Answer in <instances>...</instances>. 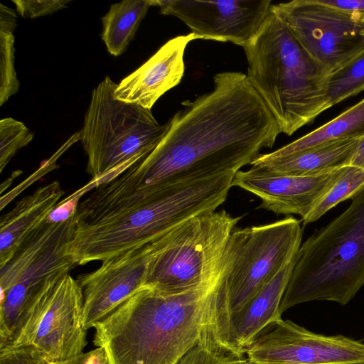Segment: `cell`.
Wrapping results in <instances>:
<instances>
[{
  "instance_id": "12",
  "label": "cell",
  "mask_w": 364,
  "mask_h": 364,
  "mask_svg": "<svg viewBox=\"0 0 364 364\" xmlns=\"http://www.w3.org/2000/svg\"><path fill=\"white\" fill-rule=\"evenodd\" d=\"M245 353L252 364H364V343L282 318L263 328Z\"/></svg>"
},
{
  "instance_id": "16",
  "label": "cell",
  "mask_w": 364,
  "mask_h": 364,
  "mask_svg": "<svg viewBox=\"0 0 364 364\" xmlns=\"http://www.w3.org/2000/svg\"><path fill=\"white\" fill-rule=\"evenodd\" d=\"M196 39L198 38L192 32L170 39L122 80L114 91L115 97L151 109L160 97L180 83L185 71L186 48Z\"/></svg>"
},
{
  "instance_id": "18",
  "label": "cell",
  "mask_w": 364,
  "mask_h": 364,
  "mask_svg": "<svg viewBox=\"0 0 364 364\" xmlns=\"http://www.w3.org/2000/svg\"><path fill=\"white\" fill-rule=\"evenodd\" d=\"M64 195L54 181L19 200L0 221V267L11 258L19 245L48 218Z\"/></svg>"
},
{
  "instance_id": "24",
  "label": "cell",
  "mask_w": 364,
  "mask_h": 364,
  "mask_svg": "<svg viewBox=\"0 0 364 364\" xmlns=\"http://www.w3.org/2000/svg\"><path fill=\"white\" fill-rule=\"evenodd\" d=\"M364 90V49L330 74L326 82L327 99L331 106Z\"/></svg>"
},
{
  "instance_id": "25",
  "label": "cell",
  "mask_w": 364,
  "mask_h": 364,
  "mask_svg": "<svg viewBox=\"0 0 364 364\" xmlns=\"http://www.w3.org/2000/svg\"><path fill=\"white\" fill-rule=\"evenodd\" d=\"M33 133L21 122L11 117L0 120V172L21 148L28 145Z\"/></svg>"
},
{
  "instance_id": "3",
  "label": "cell",
  "mask_w": 364,
  "mask_h": 364,
  "mask_svg": "<svg viewBox=\"0 0 364 364\" xmlns=\"http://www.w3.org/2000/svg\"><path fill=\"white\" fill-rule=\"evenodd\" d=\"M219 277L178 294L136 290L94 327L93 343L105 349L107 364H176L200 335Z\"/></svg>"
},
{
  "instance_id": "13",
  "label": "cell",
  "mask_w": 364,
  "mask_h": 364,
  "mask_svg": "<svg viewBox=\"0 0 364 364\" xmlns=\"http://www.w3.org/2000/svg\"><path fill=\"white\" fill-rule=\"evenodd\" d=\"M160 13L187 25L198 39L231 42L244 48L255 36L271 0H151Z\"/></svg>"
},
{
  "instance_id": "7",
  "label": "cell",
  "mask_w": 364,
  "mask_h": 364,
  "mask_svg": "<svg viewBox=\"0 0 364 364\" xmlns=\"http://www.w3.org/2000/svg\"><path fill=\"white\" fill-rule=\"evenodd\" d=\"M117 86L107 75L94 87L79 132L86 171L96 186L150 154L168 127L151 109L117 100Z\"/></svg>"
},
{
  "instance_id": "29",
  "label": "cell",
  "mask_w": 364,
  "mask_h": 364,
  "mask_svg": "<svg viewBox=\"0 0 364 364\" xmlns=\"http://www.w3.org/2000/svg\"><path fill=\"white\" fill-rule=\"evenodd\" d=\"M50 364H107V356L105 349L97 347L63 360L50 361Z\"/></svg>"
},
{
  "instance_id": "28",
  "label": "cell",
  "mask_w": 364,
  "mask_h": 364,
  "mask_svg": "<svg viewBox=\"0 0 364 364\" xmlns=\"http://www.w3.org/2000/svg\"><path fill=\"white\" fill-rule=\"evenodd\" d=\"M0 364H50L39 352L31 346L0 348Z\"/></svg>"
},
{
  "instance_id": "23",
  "label": "cell",
  "mask_w": 364,
  "mask_h": 364,
  "mask_svg": "<svg viewBox=\"0 0 364 364\" xmlns=\"http://www.w3.org/2000/svg\"><path fill=\"white\" fill-rule=\"evenodd\" d=\"M363 191L364 169L350 165L345 166L330 191L308 216L302 220L303 224L306 225L318 220L341 202L353 199Z\"/></svg>"
},
{
  "instance_id": "31",
  "label": "cell",
  "mask_w": 364,
  "mask_h": 364,
  "mask_svg": "<svg viewBox=\"0 0 364 364\" xmlns=\"http://www.w3.org/2000/svg\"><path fill=\"white\" fill-rule=\"evenodd\" d=\"M16 26V12L3 4H0V31L14 33Z\"/></svg>"
},
{
  "instance_id": "20",
  "label": "cell",
  "mask_w": 364,
  "mask_h": 364,
  "mask_svg": "<svg viewBox=\"0 0 364 364\" xmlns=\"http://www.w3.org/2000/svg\"><path fill=\"white\" fill-rule=\"evenodd\" d=\"M363 136L364 99L318 129L268 154L284 156L338 140Z\"/></svg>"
},
{
  "instance_id": "15",
  "label": "cell",
  "mask_w": 364,
  "mask_h": 364,
  "mask_svg": "<svg viewBox=\"0 0 364 364\" xmlns=\"http://www.w3.org/2000/svg\"><path fill=\"white\" fill-rule=\"evenodd\" d=\"M344 167L318 176H292L252 166L237 171L232 185L259 198L261 208L276 214L298 215L304 220L330 191Z\"/></svg>"
},
{
  "instance_id": "33",
  "label": "cell",
  "mask_w": 364,
  "mask_h": 364,
  "mask_svg": "<svg viewBox=\"0 0 364 364\" xmlns=\"http://www.w3.org/2000/svg\"><path fill=\"white\" fill-rule=\"evenodd\" d=\"M361 21L364 23V16L361 17ZM363 33H364V30H363Z\"/></svg>"
},
{
  "instance_id": "11",
  "label": "cell",
  "mask_w": 364,
  "mask_h": 364,
  "mask_svg": "<svg viewBox=\"0 0 364 364\" xmlns=\"http://www.w3.org/2000/svg\"><path fill=\"white\" fill-rule=\"evenodd\" d=\"M327 77L364 49L361 18L321 0H294L271 6Z\"/></svg>"
},
{
  "instance_id": "1",
  "label": "cell",
  "mask_w": 364,
  "mask_h": 364,
  "mask_svg": "<svg viewBox=\"0 0 364 364\" xmlns=\"http://www.w3.org/2000/svg\"><path fill=\"white\" fill-rule=\"evenodd\" d=\"M213 81L212 91L182 103L150 154L102 186L121 191L237 172L272 147L279 126L246 74L222 72Z\"/></svg>"
},
{
  "instance_id": "4",
  "label": "cell",
  "mask_w": 364,
  "mask_h": 364,
  "mask_svg": "<svg viewBox=\"0 0 364 364\" xmlns=\"http://www.w3.org/2000/svg\"><path fill=\"white\" fill-rule=\"evenodd\" d=\"M251 85L288 136L331 107L327 75L270 8L260 29L244 48Z\"/></svg>"
},
{
  "instance_id": "26",
  "label": "cell",
  "mask_w": 364,
  "mask_h": 364,
  "mask_svg": "<svg viewBox=\"0 0 364 364\" xmlns=\"http://www.w3.org/2000/svg\"><path fill=\"white\" fill-rule=\"evenodd\" d=\"M14 41L12 32L0 31V105L18 91L19 81L14 68Z\"/></svg>"
},
{
  "instance_id": "27",
  "label": "cell",
  "mask_w": 364,
  "mask_h": 364,
  "mask_svg": "<svg viewBox=\"0 0 364 364\" xmlns=\"http://www.w3.org/2000/svg\"><path fill=\"white\" fill-rule=\"evenodd\" d=\"M70 0H13L17 12L25 18H35L55 13L67 6Z\"/></svg>"
},
{
  "instance_id": "21",
  "label": "cell",
  "mask_w": 364,
  "mask_h": 364,
  "mask_svg": "<svg viewBox=\"0 0 364 364\" xmlns=\"http://www.w3.org/2000/svg\"><path fill=\"white\" fill-rule=\"evenodd\" d=\"M151 6V0H125L110 6L102 18L101 38L111 55L118 56L127 50Z\"/></svg>"
},
{
  "instance_id": "2",
  "label": "cell",
  "mask_w": 364,
  "mask_h": 364,
  "mask_svg": "<svg viewBox=\"0 0 364 364\" xmlns=\"http://www.w3.org/2000/svg\"><path fill=\"white\" fill-rule=\"evenodd\" d=\"M235 172L163 186L109 191L96 186L75 213L68 246L76 265L103 261L156 240L226 200Z\"/></svg>"
},
{
  "instance_id": "22",
  "label": "cell",
  "mask_w": 364,
  "mask_h": 364,
  "mask_svg": "<svg viewBox=\"0 0 364 364\" xmlns=\"http://www.w3.org/2000/svg\"><path fill=\"white\" fill-rule=\"evenodd\" d=\"M176 364H252L245 353L222 343L205 324L197 341Z\"/></svg>"
},
{
  "instance_id": "5",
  "label": "cell",
  "mask_w": 364,
  "mask_h": 364,
  "mask_svg": "<svg viewBox=\"0 0 364 364\" xmlns=\"http://www.w3.org/2000/svg\"><path fill=\"white\" fill-rule=\"evenodd\" d=\"M364 285V191L296 254L279 313L311 301L345 306Z\"/></svg>"
},
{
  "instance_id": "14",
  "label": "cell",
  "mask_w": 364,
  "mask_h": 364,
  "mask_svg": "<svg viewBox=\"0 0 364 364\" xmlns=\"http://www.w3.org/2000/svg\"><path fill=\"white\" fill-rule=\"evenodd\" d=\"M166 235L105 259L95 271L78 277L86 331L106 318L143 286L148 265L161 248Z\"/></svg>"
},
{
  "instance_id": "8",
  "label": "cell",
  "mask_w": 364,
  "mask_h": 364,
  "mask_svg": "<svg viewBox=\"0 0 364 364\" xmlns=\"http://www.w3.org/2000/svg\"><path fill=\"white\" fill-rule=\"evenodd\" d=\"M240 218L225 210L205 212L167 234L148 265L143 286L178 294L214 282L225 267L228 243Z\"/></svg>"
},
{
  "instance_id": "17",
  "label": "cell",
  "mask_w": 364,
  "mask_h": 364,
  "mask_svg": "<svg viewBox=\"0 0 364 364\" xmlns=\"http://www.w3.org/2000/svg\"><path fill=\"white\" fill-rule=\"evenodd\" d=\"M295 260L296 257L228 320L215 336L220 343L245 353L247 346L263 328L282 318L279 306Z\"/></svg>"
},
{
  "instance_id": "6",
  "label": "cell",
  "mask_w": 364,
  "mask_h": 364,
  "mask_svg": "<svg viewBox=\"0 0 364 364\" xmlns=\"http://www.w3.org/2000/svg\"><path fill=\"white\" fill-rule=\"evenodd\" d=\"M301 238V221L292 216L234 229L224 270L207 306L205 325L215 336L235 314L296 257Z\"/></svg>"
},
{
  "instance_id": "10",
  "label": "cell",
  "mask_w": 364,
  "mask_h": 364,
  "mask_svg": "<svg viewBox=\"0 0 364 364\" xmlns=\"http://www.w3.org/2000/svg\"><path fill=\"white\" fill-rule=\"evenodd\" d=\"M83 294L70 273L44 285L12 339L0 347L31 346L48 361L83 353L87 331L82 325Z\"/></svg>"
},
{
  "instance_id": "30",
  "label": "cell",
  "mask_w": 364,
  "mask_h": 364,
  "mask_svg": "<svg viewBox=\"0 0 364 364\" xmlns=\"http://www.w3.org/2000/svg\"><path fill=\"white\" fill-rule=\"evenodd\" d=\"M321 1L360 18L364 16V0H321Z\"/></svg>"
},
{
  "instance_id": "9",
  "label": "cell",
  "mask_w": 364,
  "mask_h": 364,
  "mask_svg": "<svg viewBox=\"0 0 364 364\" xmlns=\"http://www.w3.org/2000/svg\"><path fill=\"white\" fill-rule=\"evenodd\" d=\"M75 228V213L62 222L46 220L0 267V347L12 339L46 283L75 267L68 250Z\"/></svg>"
},
{
  "instance_id": "32",
  "label": "cell",
  "mask_w": 364,
  "mask_h": 364,
  "mask_svg": "<svg viewBox=\"0 0 364 364\" xmlns=\"http://www.w3.org/2000/svg\"><path fill=\"white\" fill-rule=\"evenodd\" d=\"M350 165L364 169V136L360 139Z\"/></svg>"
},
{
  "instance_id": "19",
  "label": "cell",
  "mask_w": 364,
  "mask_h": 364,
  "mask_svg": "<svg viewBox=\"0 0 364 364\" xmlns=\"http://www.w3.org/2000/svg\"><path fill=\"white\" fill-rule=\"evenodd\" d=\"M359 140H338L279 157L259 154L250 165L285 176L321 175L350 165Z\"/></svg>"
}]
</instances>
